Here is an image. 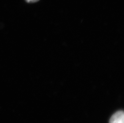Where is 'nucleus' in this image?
Listing matches in <instances>:
<instances>
[{"mask_svg": "<svg viewBox=\"0 0 124 123\" xmlns=\"http://www.w3.org/2000/svg\"><path fill=\"white\" fill-rule=\"evenodd\" d=\"M124 112L120 111L112 115L109 121V123H124Z\"/></svg>", "mask_w": 124, "mask_h": 123, "instance_id": "nucleus-1", "label": "nucleus"}, {"mask_svg": "<svg viewBox=\"0 0 124 123\" xmlns=\"http://www.w3.org/2000/svg\"><path fill=\"white\" fill-rule=\"evenodd\" d=\"M25 0L27 3H34V2H37L39 0Z\"/></svg>", "mask_w": 124, "mask_h": 123, "instance_id": "nucleus-2", "label": "nucleus"}]
</instances>
